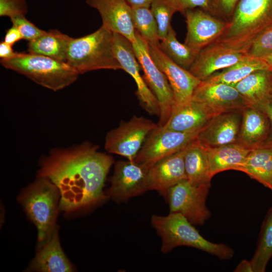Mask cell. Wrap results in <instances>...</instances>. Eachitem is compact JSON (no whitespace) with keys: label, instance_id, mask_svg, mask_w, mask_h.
<instances>
[{"label":"cell","instance_id":"cell-1","mask_svg":"<svg viewBox=\"0 0 272 272\" xmlns=\"http://www.w3.org/2000/svg\"><path fill=\"white\" fill-rule=\"evenodd\" d=\"M113 158L88 143L74 148L56 150L45 158L38 177L58 189L59 209L70 213L95 205L108 197L103 188Z\"/></svg>","mask_w":272,"mask_h":272},{"label":"cell","instance_id":"cell-2","mask_svg":"<svg viewBox=\"0 0 272 272\" xmlns=\"http://www.w3.org/2000/svg\"><path fill=\"white\" fill-rule=\"evenodd\" d=\"M271 24L272 0H239L227 27L215 42L245 54L255 37Z\"/></svg>","mask_w":272,"mask_h":272},{"label":"cell","instance_id":"cell-3","mask_svg":"<svg viewBox=\"0 0 272 272\" xmlns=\"http://www.w3.org/2000/svg\"><path fill=\"white\" fill-rule=\"evenodd\" d=\"M113 33L101 26L86 36L70 37L65 62L79 74L102 69L122 70L113 52Z\"/></svg>","mask_w":272,"mask_h":272},{"label":"cell","instance_id":"cell-4","mask_svg":"<svg viewBox=\"0 0 272 272\" xmlns=\"http://www.w3.org/2000/svg\"><path fill=\"white\" fill-rule=\"evenodd\" d=\"M151 223L161 239V250L164 254L175 247L185 246L202 250L222 260L230 259L234 255L232 248L207 240L179 213H170L165 216L154 215Z\"/></svg>","mask_w":272,"mask_h":272},{"label":"cell","instance_id":"cell-5","mask_svg":"<svg viewBox=\"0 0 272 272\" xmlns=\"http://www.w3.org/2000/svg\"><path fill=\"white\" fill-rule=\"evenodd\" d=\"M6 69L25 76L45 88L56 91L69 86L79 74L64 62L43 55L19 53L10 59H1Z\"/></svg>","mask_w":272,"mask_h":272},{"label":"cell","instance_id":"cell-6","mask_svg":"<svg viewBox=\"0 0 272 272\" xmlns=\"http://www.w3.org/2000/svg\"><path fill=\"white\" fill-rule=\"evenodd\" d=\"M60 198L58 188L44 177H38L19 197L28 217L37 229L38 241L42 245L55 228Z\"/></svg>","mask_w":272,"mask_h":272},{"label":"cell","instance_id":"cell-7","mask_svg":"<svg viewBox=\"0 0 272 272\" xmlns=\"http://www.w3.org/2000/svg\"><path fill=\"white\" fill-rule=\"evenodd\" d=\"M210 186L193 185L184 179L171 187L164 196L170 213L182 215L193 225H203L211 216L206 205Z\"/></svg>","mask_w":272,"mask_h":272},{"label":"cell","instance_id":"cell-8","mask_svg":"<svg viewBox=\"0 0 272 272\" xmlns=\"http://www.w3.org/2000/svg\"><path fill=\"white\" fill-rule=\"evenodd\" d=\"M137 41L132 43L136 57L144 72L143 78L157 98L160 107L158 125H164L168 120L174 103L173 92L165 75L152 58L149 43L135 31Z\"/></svg>","mask_w":272,"mask_h":272},{"label":"cell","instance_id":"cell-9","mask_svg":"<svg viewBox=\"0 0 272 272\" xmlns=\"http://www.w3.org/2000/svg\"><path fill=\"white\" fill-rule=\"evenodd\" d=\"M200 130L182 132L158 125L148 135L133 161L149 169L159 161L184 149L196 139Z\"/></svg>","mask_w":272,"mask_h":272},{"label":"cell","instance_id":"cell-10","mask_svg":"<svg viewBox=\"0 0 272 272\" xmlns=\"http://www.w3.org/2000/svg\"><path fill=\"white\" fill-rule=\"evenodd\" d=\"M158 126L150 119L134 116L107 133L105 149L133 161L148 135Z\"/></svg>","mask_w":272,"mask_h":272},{"label":"cell","instance_id":"cell-11","mask_svg":"<svg viewBox=\"0 0 272 272\" xmlns=\"http://www.w3.org/2000/svg\"><path fill=\"white\" fill-rule=\"evenodd\" d=\"M113 49L122 70L128 74L136 83V95L141 105L150 114L159 116V102L140 74L141 67L131 43L122 35L113 33Z\"/></svg>","mask_w":272,"mask_h":272},{"label":"cell","instance_id":"cell-12","mask_svg":"<svg viewBox=\"0 0 272 272\" xmlns=\"http://www.w3.org/2000/svg\"><path fill=\"white\" fill-rule=\"evenodd\" d=\"M148 170L134 161L117 162L106 193L108 197L117 202H125L149 190Z\"/></svg>","mask_w":272,"mask_h":272},{"label":"cell","instance_id":"cell-13","mask_svg":"<svg viewBox=\"0 0 272 272\" xmlns=\"http://www.w3.org/2000/svg\"><path fill=\"white\" fill-rule=\"evenodd\" d=\"M192 100L202 105L212 116L242 111L249 106L234 86L206 81H201L195 88Z\"/></svg>","mask_w":272,"mask_h":272},{"label":"cell","instance_id":"cell-14","mask_svg":"<svg viewBox=\"0 0 272 272\" xmlns=\"http://www.w3.org/2000/svg\"><path fill=\"white\" fill-rule=\"evenodd\" d=\"M159 45L149 44L150 55L158 67L166 76L171 88L174 103L173 108L189 103L195 88L201 81L189 70L178 65L160 49Z\"/></svg>","mask_w":272,"mask_h":272},{"label":"cell","instance_id":"cell-15","mask_svg":"<svg viewBox=\"0 0 272 272\" xmlns=\"http://www.w3.org/2000/svg\"><path fill=\"white\" fill-rule=\"evenodd\" d=\"M183 15L187 27L184 43L198 53L214 43L228 25V21L200 8L187 10Z\"/></svg>","mask_w":272,"mask_h":272},{"label":"cell","instance_id":"cell-16","mask_svg":"<svg viewBox=\"0 0 272 272\" xmlns=\"http://www.w3.org/2000/svg\"><path fill=\"white\" fill-rule=\"evenodd\" d=\"M242 111L213 116L198 134L196 140L205 149L237 143Z\"/></svg>","mask_w":272,"mask_h":272},{"label":"cell","instance_id":"cell-17","mask_svg":"<svg viewBox=\"0 0 272 272\" xmlns=\"http://www.w3.org/2000/svg\"><path fill=\"white\" fill-rule=\"evenodd\" d=\"M86 4L99 13L103 27L119 34L131 44L137 42L131 7L125 0H86Z\"/></svg>","mask_w":272,"mask_h":272},{"label":"cell","instance_id":"cell-18","mask_svg":"<svg viewBox=\"0 0 272 272\" xmlns=\"http://www.w3.org/2000/svg\"><path fill=\"white\" fill-rule=\"evenodd\" d=\"M246 54L220 43L214 42L201 50L189 69L200 81L242 59Z\"/></svg>","mask_w":272,"mask_h":272},{"label":"cell","instance_id":"cell-19","mask_svg":"<svg viewBox=\"0 0 272 272\" xmlns=\"http://www.w3.org/2000/svg\"><path fill=\"white\" fill-rule=\"evenodd\" d=\"M186 147L159 161L148 169L149 190H156L164 196L171 187L187 179L184 164Z\"/></svg>","mask_w":272,"mask_h":272},{"label":"cell","instance_id":"cell-20","mask_svg":"<svg viewBox=\"0 0 272 272\" xmlns=\"http://www.w3.org/2000/svg\"><path fill=\"white\" fill-rule=\"evenodd\" d=\"M269 130L270 122L266 114L257 107H247L242 111L237 143L250 150L261 148Z\"/></svg>","mask_w":272,"mask_h":272},{"label":"cell","instance_id":"cell-21","mask_svg":"<svg viewBox=\"0 0 272 272\" xmlns=\"http://www.w3.org/2000/svg\"><path fill=\"white\" fill-rule=\"evenodd\" d=\"M29 269L41 272L74 271L71 263L60 244L58 231L55 228L32 261Z\"/></svg>","mask_w":272,"mask_h":272},{"label":"cell","instance_id":"cell-22","mask_svg":"<svg viewBox=\"0 0 272 272\" xmlns=\"http://www.w3.org/2000/svg\"><path fill=\"white\" fill-rule=\"evenodd\" d=\"M212 117L202 105L191 100L185 105L173 108L168 120L162 126L182 132L199 131Z\"/></svg>","mask_w":272,"mask_h":272},{"label":"cell","instance_id":"cell-23","mask_svg":"<svg viewBox=\"0 0 272 272\" xmlns=\"http://www.w3.org/2000/svg\"><path fill=\"white\" fill-rule=\"evenodd\" d=\"M205 149L212 178L216 174L224 171H240L247 155L252 150L238 143Z\"/></svg>","mask_w":272,"mask_h":272},{"label":"cell","instance_id":"cell-24","mask_svg":"<svg viewBox=\"0 0 272 272\" xmlns=\"http://www.w3.org/2000/svg\"><path fill=\"white\" fill-rule=\"evenodd\" d=\"M233 86L249 106H257L272 98V71H255Z\"/></svg>","mask_w":272,"mask_h":272},{"label":"cell","instance_id":"cell-25","mask_svg":"<svg viewBox=\"0 0 272 272\" xmlns=\"http://www.w3.org/2000/svg\"><path fill=\"white\" fill-rule=\"evenodd\" d=\"M187 180L193 185L211 184L208 159L206 150L196 139L186 148L184 156Z\"/></svg>","mask_w":272,"mask_h":272},{"label":"cell","instance_id":"cell-26","mask_svg":"<svg viewBox=\"0 0 272 272\" xmlns=\"http://www.w3.org/2000/svg\"><path fill=\"white\" fill-rule=\"evenodd\" d=\"M240 171L272 191V148L262 147L251 150Z\"/></svg>","mask_w":272,"mask_h":272},{"label":"cell","instance_id":"cell-27","mask_svg":"<svg viewBox=\"0 0 272 272\" xmlns=\"http://www.w3.org/2000/svg\"><path fill=\"white\" fill-rule=\"evenodd\" d=\"M70 38L57 30H50L38 38L29 41L27 52L65 62Z\"/></svg>","mask_w":272,"mask_h":272},{"label":"cell","instance_id":"cell-28","mask_svg":"<svg viewBox=\"0 0 272 272\" xmlns=\"http://www.w3.org/2000/svg\"><path fill=\"white\" fill-rule=\"evenodd\" d=\"M261 70L272 71L264 59L245 55L237 62L214 74L205 81L233 86L251 73Z\"/></svg>","mask_w":272,"mask_h":272},{"label":"cell","instance_id":"cell-29","mask_svg":"<svg viewBox=\"0 0 272 272\" xmlns=\"http://www.w3.org/2000/svg\"><path fill=\"white\" fill-rule=\"evenodd\" d=\"M159 46L171 60L187 70H189L199 53L184 43L180 42L172 26L166 36L160 42Z\"/></svg>","mask_w":272,"mask_h":272},{"label":"cell","instance_id":"cell-30","mask_svg":"<svg viewBox=\"0 0 272 272\" xmlns=\"http://www.w3.org/2000/svg\"><path fill=\"white\" fill-rule=\"evenodd\" d=\"M272 257V206L267 212L261 227L257 245L250 260L253 272H264Z\"/></svg>","mask_w":272,"mask_h":272},{"label":"cell","instance_id":"cell-31","mask_svg":"<svg viewBox=\"0 0 272 272\" xmlns=\"http://www.w3.org/2000/svg\"><path fill=\"white\" fill-rule=\"evenodd\" d=\"M132 20L135 30L149 44L159 45L158 26L150 8H131Z\"/></svg>","mask_w":272,"mask_h":272},{"label":"cell","instance_id":"cell-32","mask_svg":"<svg viewBox=\"0 0 272 272\" xmlns=\"http://www.w3.org/2000/svg\"><path fill=\"white\" fill-rule=\"evenodd\" d=\"M150 8L157 21L159 37L161 41L172 26L171 20L173 15L177 12L170 0H154Z\"/></svg>","mask_w":272,"mask_h":272},{"label":"cell","instance_id":"cell-33","mask_svg":"<svg viewBox=\"0 0 272 272\" xmlns=\"http://www.w3.org/2000/svg\"><path fill=\"white\" fill-rule=\"evenodd\" d=\"M245 54L263 59L272 54V24L255 37Z\"/></svg>","mask_w":272,"mask_h":272},{"label":"cell","instance_id":"cell-34","mask_svg":"<svg viewBox=\"0 0 272 272\" xmlns=\"http://www.w3.org/2000/svg\"><path fill=\"white\" fill-rule=\"evenodd\" d=\"M177 12L183 14L188 10L200 8L211 15L221 18L214 0H170Z\"/></svg>","mask_w":272,"mask_h":272},{"label":"cell","instance_id":"cell-35","mask_svg":"<svg viewBox=\"0 0 272 272\" xmlns=\"http://www.w3.org/2000/svg\"><path fill=\"white\" fill-rule=\"evenodd\" d=\"M10 19L13 25L20 31L23 39L28 42L38 38L45 32L27 20L25 15H15L11 17Z\"/></svg>","mask_w":272,"mask_h":272},{"label":"cell","instance_id":"cell-36","mask_svg":"<svg viewBox=\"0 0 272 272\" xmlns=\"http://www.w3.org/2000/svg\"><path fill=\"white\" fill-rule=\"evenodd\" d=\"M28 11L25 0H0V16L25 15Z\"/></svg>","mask_w":272,"mask_h":272},{"label":"cell","instance_id":"cell-37","mask_svg":"<svg viewBox=\"0 0 272 272\" xmlns=\"http://www.w3.org/2000/svg\"><path fill=\"white\" fill-rule=\"evenodd\" d=\"M239 0H214L220 18L229 21Z\"/></svg>","mask_w":272,"mask_h":272},{"label":"cell","instance_id":"cell-38","mask_svg":"<svg viewBox=\"0 0 272 272\" xmlns=\"http://www.w3.org/2000/svg\"><path fill=\"white\" fill-rule=\"evenodd\" d=\"M255 107L262 109L266 114L270 122V130L268 137L261 148H272V98L266 100L257 106Z\"/></svg>","mask_w":272,"mask_h":272},{"label":"cell","instance_id":"cell-39","mask_svg":"<svg viewBox=\"0 0 272 272\" xmlns=\"http://www.w3.org/2000/svg\"><path fill=\"white\" fill-rule=\"evenodd\" d=\"M23 39L19 30L13 25L12 27L6 31L4 41L13 45L15 43Z\"/></svg>","mask_w":272,"mask_h":272},{"label":"cell","instance_id":"cell-40","mask_svg":"<svg viewBox=\"0 0 272 272\" xmlns=\"http://www.w3.org/2000/svg\"><path fill=\"white\" fill-rule=\"evenodd\" d=\"M12 45L2 41L0 43L1 59H7L17 56L19 52H15L12 48Z\"/></svg>","mask_w":272,"mask_h":272},{"label":"cell","instance_id":"cell-41","mask_svg":"<svg viewBox=\"0 0 272 272\" xmlns=\"http://www.w3.org/2000/svg\"><path fill=\"white\" fill-rule=\"evenodd\" d=\"M131 8H150L154 0H125Z\"/></svg>","mask_w":272,"mask_h":272},{"label":"cell","instance_id":"cell-42","mask_svg":"<svg viewBox=\"0 0 272 272\" xmlns=\"http://www.w3.org/2000/svg\"><path fill=\"white\" fill-rule=\"evenodd\" d=\"M235 271L253 272V270L250 261L243 260L237 265Z\"/></svg>","mask_w":272,"mask_h":272},{"label":"cell","instance_id":"cell-43","mask_svg":"<svg viewBox=\"0 0 272 272\" xmlns=\"http://www.w3.org/2000/svg\"><path fill=\"white\" fill-rule=\"evenodd\" d=\"M269 66L272 69V54L263 59Z\"/></svg>","mask_w":272,"mask_h":272},{"label":"cell","instance_id":"cell-44","mask_svg":"<svg viewBox=\"0 0 272 272\" xmlns=\"http://www.w3.org/2000/svg\"><path fill=\"white\" fill-rule=\"evenodd\" d=\"M271 94H272V92H271Z\"/></svg>","mask_w":272,"mask_h":272}]
</instances>
